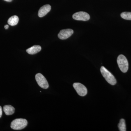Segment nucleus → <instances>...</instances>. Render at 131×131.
<instances>
[{"mask_svg":"<svg viewBox=\"0 0 131 131\" xmlns=\"http://www.w3.org/2000/svg\"><path fill=\"white\" fill-rule=\"evenodd\" d=\"M117 62L120 70L123 73H126L129 69V63L126 57L124 55H120L117 58Z\"/></svg>","mask_w":131,"mask_h":131,"instance_id":"3","label":"nucleus"},{"mask_svg":"<svg viewBox=\"0 0 131 131\" xmlns=\"http://www.w3.org/2000/svg\"><path fill=\"white\" fill-rule=\"evenodd\" d=\"M74 33L72 29H66L61 30L58 34V37L62 40L66 39L72 35Z\"/></svg>","mask_w":131,"mask_h":131,"instance_id":"7","label":"nucleus"},{"mask_svg":"<svg viewBox=\"0 0 131 131\" xmlns=\"http://www.w3.org/2000/svg\"><path fill=\"white\" fill-rule=\"evenodd\" d=\"M119 129L120 131H126V125L125 121L124 119H121L120 120L119 124H118Z\"/></svg>","mask_w":131,"mask_h":131,"instance_id":"12","label":"nucleus"},{"mask_svg":"<svg viewBox=\"0 0 131 131\" xmlns=\"http://www.w3.org/2000/svg\"><path fill=\"white\" fill-rule=\"evenodd\" d=\"M27 121L25 119H16L11 123V127L14 130H21L27 126Z\"/></svg>","mask_w":131,"mask_h":131,"instance_id":"2","label":"nucleus"},{"mask_svg":"<svg viewBox=\"0 0 131 131\" xmlns=\"http://www.w3.org/2000/svg\"><path fill=\"white\" fill-rule=\"evenodd\" d=\"M4 1H6L7 2H11L13 0H4Z\"/></svg>","mask_w":131,"mask_h":131,"instance_id":"16","label":"nucleus"},{"mask_svg":"<svg viewBox=\"0 0 131 131\" xmlns=\"http://www.w3.org/2000/svg\"><path fill=\"white\" fill-rule=\"evenodd\" d=\"M73 18L75 20L86 21L89 20L90 16L86 12H80L74 14L73 15Z\"/></svg>","mask_w":131,"mask_h":131,"instance_id":"6","label":"nucleus"},{"mask_svg":"<svg viewBox=\"0 0 131 131\" xmlns=\"http://www.w3.org/2000/svg\"><path fill=\"white\" fill-rule=\"evenodd\" d=\"M3 111L6 115H11L14 113L15 108L10 105H5L3 107Z\"/></svg>","mask_w":131,"mask_h":131,"instance_id":"10","label":"nucleus"},{"mask_svg":"<svg viewBox=\"0 0 131 131\" xmlns=\"http://www.w3.org/2000/svg\"><path fill=\"white\" fill-rule=\"evenodd\" d=\"M19 20V18L18 16L14 15L8 19L7 21L8 24L12 26L16 25L18 24Z\"/></svg>","mask_w":131,"mask_h":131,"instance_id":"11","label":"nucleus"},{"mask_svg":"<svg viewBox=\"0 0 131 131\" xmlns=\"http://www.w3.org/2000/svg\"><path fill=\"white\" fill-rule=\"evenodd\" d=\"M73 87L76 91L78 94L80 96H85L88 93L86 87L80 83H75L73 84Z\"/></svg>","mask_w":131,"mask_h":131,"instance_id":"5","label":"nucleus"},{"mask_svg":"<svg viewBox=\"0 0 131 131\" xmlns=\"http://www.w3.org/2000/svg\"><path fill=\"white\" fill-rule=\"evenodd\" d=\"M51 9V6L49 5H45L40 7L38 11V15L40 18L43 17L49 13Z\"/></svg>","mask_w":131,"mask_h":131,"instance_id":"8","label":"nucleus"},{"mask_svg":"<svg viewBox=\"0 0 131 131\" xmlns=\"http://www.w3.org/2000/svg\"><path fill=\"white\" fill-rule=\"evenodd\" d=\"M35 79L39 86L44 89H47L49 87V83L45 77L40 73L35 75Z\"/></svg>","mask_w":131,"mask_h":131,"instance_id":"4","label":"nucleus"},{"mask_svg":"<svg viewBox=\"0 0 131 131\" xmlns=\"http://www.w3.org/2000/svg\"><path fill=\"white\" fill-rule=\"evenodd\" d=\"M122 18L127 20H131V12H124L121 14Z\"/></svg>","mask_w":131,"mask_h":131,"instance_id":"13","label":"nucleus"},{"mask_svg":"<svg viewBox=\"0 0 131 131\" xmlns=\"http://www.w3.org/2000/svg\"><path fill=\"white\" fill-rule=\"evenodd\" d=\"M100 70L102 74L108 83L112 85H114L116 84L117 81L115 78L104 66L101 67Z\"/></svg>","mask_w":131,"mask_h":131,"instance_id":"1","label":"nucleus"},{"mask_svg":"<svg viewBox=\"0 0 131 131\" xmlns=\"http://www.w3.org/2000/svg\"><path fill=\"white\" fill-rule=\"evenodd\" d=\"M2 108L1 106H0V118L2 117Z\"/></svg>","mask_w":131,"mask_h":131,"instance_id":"14","label":"nucleus"},{"mask_svg":"<svg viewBox=\"0 0 131 131\" xmlns=\"http://www.w3.org/2000/svg\"><path fill=\"white\" fill-rule=\"evenodd\" d=\"M41 50V46L39 45H34L26 50L28 54L33 55L37 54Z\"/></svg>","mask_w":131,"mask_h":131,"instance_id":"9","label":"nucleus"},{"mask_svg":"<svg viewBox=\"0 0 131 131\" xmlns=\"http://www.w3.org/2000/svg\"><path fill=\"white\" fill-rule=\"evenodd\" d=\"M8 27H9V26H8V25H6L5 26V29H7L8 28Z\"/></svg>","mask_w":131,"mask_h":131,"instance_id":"15","label":"nucleus"}]
</instances>
